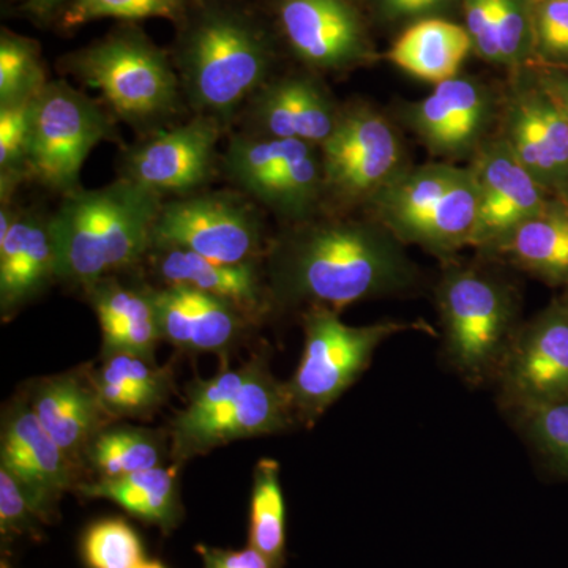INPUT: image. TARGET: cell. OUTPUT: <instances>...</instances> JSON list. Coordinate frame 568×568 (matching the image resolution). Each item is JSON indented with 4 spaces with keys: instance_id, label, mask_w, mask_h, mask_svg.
I'll return each mask as SVG.
<instances>
[{
    "instance_id": "28",
    "label": "cell",
    "mask_w": 568,
    "mask_h": 568,
    "mask_svg": "<svg viewBox=\"0 0 568 568\" xmlns=\"http://www.w3.org/2000/svg\"><path fill=\"white\" fill-rule=\"evenodd\" d=\"M470 51L473 40L465 26L448 18H428L407 26L386 58L418 80L439 84L457 77Z\"/></svg>"
},
{
    "instance_id": "41",
    "label": "cell",
    "mask_w": 568,
    "mask_h": 568,
    "mask_svg": "<svg viewBox=\"0 0 568 568\" xmlns=\"http://www.w3.org/2000/svg\"><path fill=\"white\" fill-rule=\"evenodd\" d=\"M373 18L383 26H407L428 18H447L462 0H369Z\"/></svg>"
},
{
    "instance_id": "39",
    "label": "cell",
    "mask_w": 568,
    "mask_h": 568,
    "mask_svg": "<svg viewBox=\"0 0 568 568\" xmlns=\"http://www.w3.org/2000/svg\"><path fill=\"white\" fill-rule=\"evenodd\" d=\"M40 525L43 523L20 485L7 470L0 469V536L3 547L14 538L39 532Z\"/></svg>"
},
{
    "instance_id": "22",
    "label": "cell",
    "mask_w": 568,
    "mask_h": 568,
    "mask_svg": "<svg viewBox=\"0 0 568 568\" xmlns=\"http://www.w3.org/2000/svg\"><path fill=\"white\" fill-rule=\"evenodd\" d=\"M145 263L151 265L160 286L179 284L224 298L257 324L274 313L264 263H216L174 246H152Z\"/></svg>"
},
{
    "instance_id": "48",
    "label": "cell",
    "mask_w": 568,
    "mask_h": 568,
    "mask_svg": "<svg viewBox=\"0 0 568 568\" xmlns=\"http://www.w3.org/2000/svg\"><path fill=\"white\" fill-rule=\"evenodd\" d=\"M564 302H566V304L568 305V286H567V294H566V297L562 298Z\"/></svg>"
},
{
    "instance_id": "17",
    "label": "cell",
    "mask_w": 568,
    "mask_h": 568,
    "mask_svg": "<svg viewBox=\"0 0 568 568\" xmlns=\"http://www.w3.org/2000/svg\"><path fill=\"white\" fill-rule=\"evenodd\" d=\"M406 125L429 152L443 159H463L480 151L493 118L495 100L474 78L455 77L403 111Z\"/></svg>"
},
{
    "instance_id": "46",
    "label": "cell",
    "mask_w": 568,
    "mask_h": 568,
    "mask_svg": "<svg viewBox=\"0 0 568 568\" xmlns=\"http://www.w3.org/2000/svg\"><path fill=\"white\" fill-rule=\"evenodd\" d=\"M560 201H562V203L568 207V185L567 189L564 190L562 196H560Z\"/></svg>"
},
{
    "instance_id": "14",
    "label": "cell",
    "mask_w": 568,
    "mask_h": 568,
    "mask_svg": "<svg viewBox=\"0 0 568 568\" xmlns=\"http://www.w3.org/2000/svg\"><path fill=\"white\" fill-rule=\"evenodd\" d=\"M0 469L17 480L43 525L59 518L62 496L81 484L80 467L44 432L24 392L2 413Z\"/></svg>"
},
{
    "instance_id": "27",
    "label": "cell",
    "mask_w": 568,
    "mask_h": 568,
    "mask_svg": "<svg viewBox=\"0 0 568 568\" xmlns=\"http://www.w3.org/2000/svg\"><path fill=\"white\" fill-rule=\"evenodd\" d=\"M175 467L160 466L125 477L81 481L77 493L89 499L111 500L133 518L171 534L183 518Z\"/></svg>"
},
{
    "instance_id": "20",
    "label": "cell",
    "mask_w": 568,
    "mask_h": 568,
    "mask_svg": "<svg viewBox=\"0 0 568 568\" xmlns=\"http://www.w3.org/2000/svg\"><path fill=\"white\" fill-rule=\"evenodd\" d=\"M58 282L50 215L0 204V316L9 321Z\"/></svg>"
},
{
    "instance_id": "16",
    "label": "cell",
    "mask_w": 568,
    "mask_h": 568,
    "mask_svg": "<svg viewBox=\"0 0 568 568\" xmlns=\"http://www.w3.org/2000/svg\"><path fill=\"white\" fill-rule=\"evenodd\" d=\"M343 104L336 103L313 71L275 74L245 104L239 132L274 140L324 144L342 121Z\"/></svg>"
},
{
    "instance_id": "3",
    "label": "cell",
    "mask_w": 568,
    "mask_h": 568,
    "mask_svg": "<svg viewBox=\"0 0 568 568\" xmlns=\"http://www.w3.org/2000/svg\"><path fill=\"white\" fill-rule=\"evenodd\" d=\"M159 194L118 178L102 189H78L50 213L58 282L85 287L145 263L162 209Z\"/></svg>"
},
{
    "instance_id": "23",
    "label": "cell",
    "mask_w": 568,
    "mask_h": 568,
    "mask_svg": "<svg viewBox=\"0 0 568 568\" xmlns=\"http://www.w3.org/2000/svg\"><path fill=\"white\" fill-rule=\"evenodd\" d=\"M231 189L271 212L284 224L306 222L325 212V174L317 145L298 140L284 141L282 160Z\"/></svg>"
},
{
    "instance_id": "19",
    "label": "cell",
    "mask_w": 568,
    "mask_h": 568,
    "mask_svg": "<svg viewBox=\"0 0 568 568\" xmlns=\"http://www.w3.org/2000/svg\"><path fill=\"white\" fill-rule=\"evenodd\" d=\"M473 168L480 186V209L470 242L473 246L488 248L552 204L547 190L518 162L503 136L481 145Z\"/></svg>"
},
{
    "instance_id": "7",
    "label": "cell",
    "mask_w": 568,
    "mask_h": 568,
    "mask_svg": "<svg viewBox=\"0 0 568 568\" xmlns=\"http://www.w3.org/2000/svg\"><path fill=\"white\" fill-rule=\"evenodd\" d=\"M302 325L304 353L286 386L298 424L308 428L364 375L377 347L390 336L417 327L398 321L354 327L328 308L306 310Z\"/></svg>"
},
{
    "instance_id": "47",
    "label": "cell",
    "mask_w": 568,
    "mask_h": 568,
    "mask_svg": "<svg viewBox=\"0 0 568 568\" xmlns=\"http://www.w3.org/2000/svg\"><path fill=\"white\" fill-rule=\"evenodd\" d=\"M190 3L207 2V0H189Z\"/></svg>"
},
{
    "instance_id": "31",
    "label": "cell",
    "mask_w": 568,
    "mask_h": 568,
    "mask_svg": "<svg viewBox=\"0 0 568 568\" xmlns=\"http://www.w3.org/2000/svg\"><path fill=\"white\" fill-rule=\"evenodd\" d=\"M39 41L2 28L0 32V108L29 103L48 84Z\"/></svg>"
},
{
    "instance_id": "13",
    "label": "cell",
    "mask_w": 568,
    "mask_h": 568,
    "mask_svg": "<svg viewBox=\"0 0 568 568\" xmlns=\"http://www.w3.org/2000/svg\"><path fill=\"white\" fill-rule=\"evenodd\" d=\"M510 416L568 398V305L555 301L519 328L496 376Z\"/></svg>"
},
{
    "instance_id": "12",
    "label": "cell",
    "mask_w": 568,
    "mask_h": 568,
    "mask_svg": "<svg viewBox=\"0 0 568 568\" xmlns=\"http://www.w3.org/2000/svg\"><path fill=\"white\" fill-rule=\"evenodd\" d=\"M224 132L216 119L193 114L123 149L119 178L163 200L203 192L220 173L219 142Z\"/></svg>"
},
{
    "instance_id": "35",
    "label": "cell",
    "mask_w": 568,
    "mask_h": 568,
    "mask_svg": "<svg viewBox=\"0 0 568 568\" xmlns=\"http://www.w3.org/2000/svg\"><path fill=\"white\" fill-rule=\"evenodd\" d=\"M31 103L0 108V204L13 203L29 182V111Z\"/></svg>"
},
{
    "instance_id": "30",
    "label": "cell",
    "mask_w": 568,
    "mask_h": 568,
    "mask_svg": "<svg viewBox=\"0 0 568 568\" xmlns=\"http://www.w3.org/2000/svg\"><path fill=\"white\" fill-rule=\"evenodd\" d=\"M248 547L275 568L286 566V503L275 459H261L254 467Z\"/></svg>"
},
{
    "instance_id": "45",
    "label": "cell",
    "mask_w": 568,
    "mask_h": 568,
    "mask_svg": "<svg viewBox=\"0 0 568 568\" xmlns=\"http://www.w3.org/2000/svg\"><path fill=\"white\" fill-rule=\"evenodd\" d=\"M138 568H168L160 560H144Z\"/></svg>"
},
{
    "instance_id": "1",
    "label": "cell",
    "mask_w": 568,
    "mask_h": 568,
    "mask_svg": "<svg viewBox=\"0 0 568 568\" xmlns=\"http://www.w3.org/2000/svg\"><path fill=\"white\" fill-rule=\"evenodd\" d=\"M272 312L346 306L417 290L422 275L405 245L372 216L323 212L284 224L264 257Z\"/></svg>"
},
{
    "instance_id": "2",
    "label": "cell",
    "mask_w": 568,
    "mask_h": 568,
    "mask_svg": "<svg viewBox=\"0 0 568 568\" xmlns=\"http://www.w3.org/2000/svg\"><path fill=\"white\" fill-rule=\"evenodd\" d=\"M280 44L274 22L244 3H190L171 52L189 110L230 130L275 77Z\"/></svg>"
},
{
    "instance_id": "10",
    "label": "cell",
    "mask_w": 568,
    "mask_h": 568,
    "mask_svg": "<svg viewBox=\"0 0 568 568\" xmlns=\"http://www.w3.org/2000/svg\"><path fill=\"white\" fill-rule=\"evenodd\" d=\"M325 211L351 212L409 166L394 123L369 104H343L338 129L321 145Z\"/></svg>"
},
{
    "instance_id": "34",
    "label": "cell",
    "mask_w": 568,
    "mask_h": 568,
    "mask_svg": "<svg viewBox=\"0 0 568 568\" xmlns=\"http://www.w3.org/2000/svg\"><path fill=\"white\" fill-rule=\"evenodd\" d=\"M81 556L89 568H138L145 560L140 536L122 518L92 523L82 534Z\"/></svg>"
},
{
    "instance_id": "43",
    "label": "cell",
    "mask_w": 568,
    "mask_h": 568,
    "mask_svg": "<svg viewBox=\"0 0 568 568\" xmlns=\"http://www.w3.org/2000/svg\"><path fill=\"white\" fill-rule=\"evenodd\" d=\"M196 551L203 559L204 568H275L252 547L235 551L197 545Z\"/></svg>"
},
{
    "instance_id": "24",
    "label": "cell",
    "mask_w": 568,
    "mask_h": 568,
    "mask_svg": "<svg viewBox=\"0 0 568 568\" xmlns=\"http://www.w3.org/2000/svg\"><path fill=\"white\" fill-rule=\"evenodd\" d=\"M84 293L102 327L103 355L125 353L155 362L153 353L162 335L152 286L123 283L114 275L91 284Z\"/></svg>"
},
{
    "instance_id": "26",
    "label": "cell",
    "mask_w": 568,
    "mask_h": 568,
    "mask_svg": "<svg viewBox=\"0 0 568 568\" xmlns=\"http://www.w3.org/2000/svg\"><path fill=\"white\" fill-rule=\"evenodd\" d=\"M504 257L552 286H568V207L552 203L547 211L511 230L484 250Z\"/></svg>"
},
{
    "instance_id": "8",
    "label": "cell",
    "mask_w": 568,
    "mask_h": 568,
    "mask_svg": "<svg viewBox=\"0 0 568 568\" xmlns=\"http://www.w3.org/2000/svg\"><path fill=\"white\" fill-rule=\"evenodd\" d=\"M118 141V119L104 104L67 81H50L29 111V182L65 196L81 189L89 153Z\"/></svg>"
},
{
    "instance_id": "6",
    "label": "cell",
    "mask_w": 568,
    "mask_h": 568,
    "mask_svg": "<svg viewBox=\"0 0 568 568\" xmlns=\"http://www.w3.org/2000/svg\"><path fill=\"white\" fill-rule=\"evenodd\" d=\"M436 302L450 368L470 386L495 383L521 328L515 287L488 267L448 263Z\"/></svg>"
},
{
    "instance_id": "18",
    "label": "cell",
    "mask_w": 568,
    "mask_h": 568,
    "mask_svg": "<svg viewBox=\"0 0 568 568\" xmlns=\"http://www.w3.org/2000/svg\"><path fill=\"white\" fill-rule=\"evenodd\" d=\"M152 301L162 342L185 353L227 354L260 327L237 305L189 286L152 287Z\"/></svg>"
},
{
    "instance_id": "15",
    "label": "cell",
    "mask_w": 568,
    "mask_h": 568,
    "mask_svg": "<svg viewBox=\"0 0 568 568\" xmlns=\"http://www.w3.org/2000/svg\"><path fill=\"white\" fill-rule=\"evenodd\" d=\"M511 74L500 136L530 175L560 197L568 185V123L528 67Z\"/></svg>"
},
{
    "instance_id": "4",
    "label": "cell",
    "mask_w": 568,
    "mask_h": 568,
    "mask_svg": "<svg viewBox=\"0 0 568 568\" xmlns=\"http://www.w3.org/2000/svg\"><path fill=\"white\" fill-rule=\"evenodd\" d=\"M59 70L103 97L104 106L145 138L182 122L189 110L173 58L133 22L59 59Z\"/></svg>"
},
{
    "instance_id": "21",
    "label": "cell",
    "mask_w": 568,
    "mask_h": 568,
    "mask_svg": "<svg viewBox=\"0 0 568 568\" xmlns=\"http://www.w3.org/2000/svg\"><path fill=\"white\" fill-rule=\"evenodd\" d=\"M24 395L44 432L80 469L92 440L115 422L104 409L89 366L33 381Z\"/></svg>"
},
{
    "instance_id": "5",
    "label": "cell",
    "mask_w": 568,
    "mask_h": 568,
    "mask_svg": "<svg viewBox=\"0 0 568 568\" xmlns=\"http://www.w3.org/2000/svg\"><path fill=\"white\" fill-rule=\"evenodd\" d=\"M286 383L276 379L267 353L239 368L193 381L189 403L171 424L175 465L248 437L280 435L297 425Z\"/></svg>"
},
{
    "instance_id": "33",
    "label": "cell",
    "mask_w": 568,
    "mask_h": 568,
    "mask_svg": "<svg viewBox=\"0 0 568 568\" xmlns=\"http://www.w3.org/2000/svg\"><path fill=\"white\" fill-rule=\"evenodd\" d=\"M511 417L549 469L568 478V398Z\"/></svg>"
},
{
    "instance_id": "11",
    "label": "cell",
    "mask_w": 568,
    "mask_h": 568,
    "mask_svg": "<svg viewBox=\"0 0 568 568\" xmlns=\"http://www.w3.org/2000/svg\"><path fill=\"white\" fill-rule=\"evenodd\" d=\"M271 11L280 41L313 73H349L379 59L357 0H272Z\"/></svg>"
},
{
    "instance_id": "32",
    "label": "cell",
    "mask_w": 568,
    "mask_h": 568,
    "mask_svg": "<svg viewBox=\"0 0 568 568\" xmlns=\"http://www.w3.org/2000/svg\"><path fill=\"white\" fill-rule=\"evenodd\" d=\"M189 7V0H73L58 20L65 31L103 18L123 22L163 18L178 26L185 18Z\"/></svg>"
},
{
    "instance_id": "29",
    "label": "cell",
    "mask_w": 568,
    "mask_h": 568,
    "mask_svg": "<svg viewBox=\"0 0 568 568\" xmlns=\"http://www.w3.org/2000/svg\"><path fill=\"white\" fill-rule=\"evenodd\" d=\"M164 436L132 425H110L92 440L85 454L97 478H118L163 466Z\"/></svg>"
},
{
    "instance_id": "37",
    "label": "cell",
    "mask_w": 568,
    "mask_h": 568,
    "mask_svg": "<svg viewBox=\"0 0 568 568\" xmlns=\"http://www.w3.org/2000/svg\"><path fill=\"white\" fill-rule=\"evenodd\" d=\"M95 373L148 396L159 407H162L173 394L174 379L171 366H159L155 362L145 361L138 355L104 354L102 365Z\"/></svg>"
},
{
    "instance_id": "25",
    "label": "cell",
    "mask_w": 568,
    "mask_h": 568,
    "mask_svg": "<svg viewBox=\"0 0 568 568\" xmlns=\"http://www.w3.org/2000/svg\"><path fill=\"white\" fill-rule=\"evenodd\" d=\"M465 170L452 163L409 164L365 204L366 215L383 224L396 241L407 245L418 224L433 212Z\"/></svg>"
},
{
    "instance_id": "9",
    "label": "cell",
    "mask_w": 568,
    "mask_h": 568,
    "mask_svg": "<svg viewBox=\"0 0 568 568\" xmlns=\"http://www.w3.org/2000/svg\"><path fill=\"white\" fill-rule=\"evenodd\" d=\"M263 209L237 190L164 200L152 246L189 250L223 264L264 263L271 239Z\"/></svg>"
},
{
    "instance_id": "44",
    "label": "cell",
    "mask_w": 568,
    "mask_h": 568,
    "mask_svg": "<svg viewBox=\"0 0 568 568\" xmlns=\"http://www.w3.org/2000/svg\"><path fill=\"white\" fill-rule=\"evenodd\" d=\"M71 2L73 0H9L18 13L41 22L58 20Z\"/></svg>"
},
{
    "instance_id": "42",
    "label": "cell",
    "mask_w": 568,
    "mask_h": 568,
    "mask_svg": "<svg viewBox=\"0 0 568 568\" xmlns=\"http://www.w3.org/2000/svg\"><path fill=\"white\" fill-rule=\"evenodd\" d=\"M534 80L556 104L568 123V63H530L528 65Z\"/></svg>"
},
{
    "instance_id": "40",
    "label": "cell",
    "mask_w": 568,
    "mask_h": 568,
    "mask_svg": "<svg viewBox=\"0 0 568 568\" xmlns=\"http://www.w3.org/2000/svg\"><path fill=\"white\" fill-rule=\"evenodd\" d=\"M459 10L478 58L500 67L496 0H462Z\"/></svg>"
},
{
    "instance_id": "36",
    "label": "cell",
    "mask_w": 568,
    "mask_h": 568,
    "mask_svg": "<svg viewBox=\"0 0 568 568\" xmlns=\"http://www.w3.org/2000/svg\"><path fill=\"white\" fill-rule=\"evenodd\" d=\"M500 67L510 71L536 62V0H496Z\"/></svg>"
},
{
    "instance_id": "38",
    "label": "cell",
    "mask_w": 568,
    "mask_h": 568,
    "mask_svg": "<svg viewBox=\"0 0 568 568\" xmlns=\"http://www.w3.org/2000/svg\"><path fill=\"white\" fill-rule=\"evenodd\" d=\"M534 24L536 62L568 63V0H536Z\"/></svg>"
},
{
    "instance_id": "49",
    "label": "cell",
    "mask_w": 568,
    "mask_h": 568,
    "mask_svg": "<svg viewBox=\"0 0 568 568\" xmlns=\"http://www.w3.org/2000/svg\"><path fill=\"white\" fill-rule=\"evenodd\" d=\"M357 2H358V0H357Z\"/></svg>"
}]
</instances>
